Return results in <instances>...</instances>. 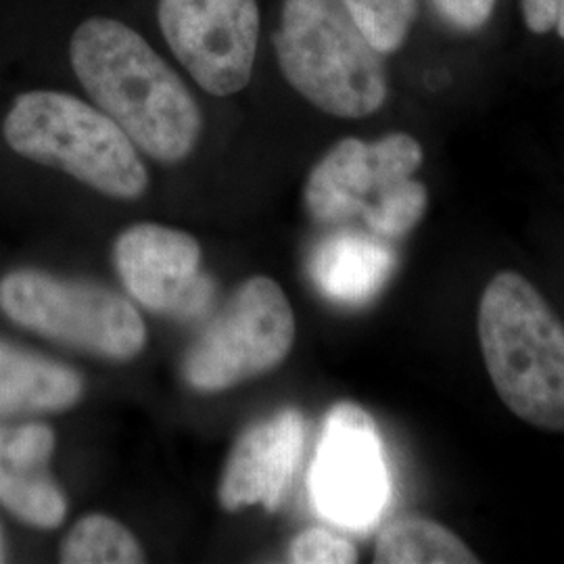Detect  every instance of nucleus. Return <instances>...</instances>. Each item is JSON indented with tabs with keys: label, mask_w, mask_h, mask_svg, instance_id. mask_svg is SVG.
Instances as JSON below:
<instances>
[{
	"label": "nucleus",
	"mask_w": 564,
	"mask_h": 564,
	"mask_svg": "<svg viewBox=\"0 0 564 564\" xmlns=\"http://www.w3.org/2000/svg\"><path fill=\"white\" fill-rule=\"evenodd\" d=\"M55 433L41 423L0 424V505L21 523L55 529L67 502L48 473Z\"/></svg>",
	"instance_id": "nucleus-12"
},
{
	"label": "nucleus",
	"mask_w": 564,
	"mask_h": 564,
	"mask_svg": "<svg viewBox=\"0 0 564 564\" xmlns=\"http://www.w3.org/2000/svg\"><path fill=\"white\" fill-rule=\"evenodd\" d=\"M310 279L330 302L364 305L375 300L395 270L384 239L343 230L318 242L310 256Z\"/></svg>",
	"instance_id": "nucleus-13"
},
{
	"label": "nucleus",
	"mask_w": 564,
	"mask_h": 564,
	"mask_svg": "<svg viewBox=\"0 0 564 564\" xmlns=\"http://www.w3.org/2000/svg\"><path fill=\"white\" fill-rule=\"evenodd\" d=\"M4 561V547H2V535H0V563Z\"/></svg>",
	"instance_id": "nucleus-21"
},
{
	"label": "nucleus",
	"mask_w": 564,
	"mask_h": 564,
	"mask_svg": "<svg viewBox=\"0 0 564 564\" xmlns=\"http://www.w3.org/2000/svg\"><path fill=\"white\" fill-rule=\"evenodd\" d=\"M61 563H144V550L130 529L105 514H88L72 527L61 544Z\"/></svg>",
	"instance_id": "nucleus-16"
},
{
	"label": "nucleus",
	"mask_w": 564,
	"mask_h": 564,
	"mask_svg": "<svg viewBox=\"0 0 564 564\" xmlns=\"http://www.w3.org/2000/svg\"><path fill=\"white\" fill-rule=\"evenodd\" d=\"M312 502L326 521L364 531L389 500V475L377 423L358 403L341 402L324 419L310 473Z\"/></svg>",
	"instance_id": "nucleus-8"
},
{
	"label": "nucleus",
	"mask_w": 564,
	"mask_h": 564,
	"mask_svg": "<svg viewBox=\"0 0 564 564\" xmlns=\"http://www.w3.org/2000/svg\"><path fill=\"white\" fill-rule=\"evenodd\" d=\"M274 46L282 76L324 113L358 120L383 107L381 53L341 0H284Z\"/></svg>",
	"instance_id": "nucleus-4"
},
{
	"label": "nucleus",
	"mask_w": 564,
	"mask_h": 564,
	"mask_svg": "<svg viewBox=\"0 0 564 564\" xmlns=\"http://www.w3.org/2000/svg\"><path fill=\"white\" fill-rule=\"evenodd\" d=\"M289 561L295 564L358 563V550L341 535L323 527H312L291 542Z\"/></svg>",
	"instance_id": "nucleus-18"
},
{
	"label": "nucleus",
	"mask_w": 564,
	"mask_h": 564,
	"mask_svg": "<svg viewBox=\"0 0 564 564\" xmlns=\"http://www.w3.org/2000/svg\"><path fill=\"white\" fill-rule=\"evenodd\" d=\"M445 20L458 28L475 30L491 18L496 0H435Z\"/></svg>",
	"instance_id": "nucleus-19"
},
{
	"label": "nucleus",
	"mask_w": 564,
	"mask_h": 564,
	"mask_svg": "<svg viewBox=\"0 0 564 564\" xmlns=\"http://www.w3.org/2000/svg\"><path fill=\"white\" fill-rule=\"evenodd\" d=\"M293 343L295 314L281 284L253 276L188 347L182 377L195 391H224L276 368Z\"/></svg>",
	"instance_id": "nucleus-7"
},
{
	"label": "nucleus",
	"mask_w": 564,
	"mask_h": 564,
	"mask_svg": "<svg viewBox=\"0 0 564 564\" xmlns=\"http://www.w3.org/2000/svg\"><path fill=\"white\" fill-rule=\"evenodd\" d=\"M163 39L205 93L230 97L253 76L258 0H160Z\"/></svg>",
	"instance_id": "nucleus-9"
},
{
	"label": "nucleus",
	"mask_w": 564,
	"mask_h": 564,
	"mask_svg": "<svg viewBox=\"0 0 564 564\" xmlns=\"http://www.w3.org/2000/svg\"><path fill=\"white\" fill-rule=\"evenodd\" d=\"M0 310L32 333L109 360H132L147 345L139 310L97 282L15 270L0 281Z\"/></svg>",
	"instance_id": "nucleus-6"
},
{
	"label": "nucleus",
	"mask_w": 564,
	"mask_h": 564,
	"mask_svg": "<svg viewBox=\"0 0 564 564\" xmlns=\"http://www.w3.org/2000/svg\"><path fill=\"white\" fill-rule=\"evenodd\" d=\"M477 326L489 379L508 410L564 433V326L542 293L519 272L496 274Z\"/></svg>",
	"instance_id": "nucleus-2"
},
{
	"label": "nucleus",
	"mask_w": 564,
	"mask_h": 564,
	"mask_svg": "<svg viewBox=\"0 0 564 564\" xmlns=\"http://www.w3.org/2000/svg\"><path fill=\"white\" fill-rule=\"evenodd\" d=\"M69 59L93 102L149 158L178 163L195 151L202 109L139 32L111 18H90L74 32Z\"/></svg>",
	"instance_id": "nucleus-1"
},
{
	"label": "nucleus",
	"mask_w": 564,
	"mask_h": 564,
	"mask_svg": "<svg viewBox=\"0 0 564 564\" xmlns=\"http://www.w3.org/2000/svg\"><path fill=\"white\" fill-rule=\"evenodd\" d=\"M364 36L384 55L402 46L416 13V0H341Z\"/></svg>",
	"instance_id": "nucleus-17"
},
{
	"label": "nucleus",
	"mask_w": 564,
	"mask_h": 564,
	"mask_svg": "<svg viewBox=\"0 0 564 564\" xmlns=\"http://www.w3.org/2000/svg\"><path fill=\"white\" fill-rule=\"evenodd\" d=\"M527 28L535 34L556 30L564 41V0H521Z\"/></svg>",
	"instance_id": "nucleus-20"
},
{
	"label": "nucleus",
	"mask_w": 564,
	"mask_h": 564,
	"mask_svg": "<svg viewBox=\"0 0 564 564\" xmlns=\"http://www.w3.org/2000/svg\"><path fill=\"white\" fill-rule=\"evenodd\" d=\"M303 442L305 421L293 408L249 426L224 466L218 487L224 510L237 512L262 505L274 512L300 466Z\"/></svg>",
	"instance_id": "nucleus-11"
},
{
	"label": "nucleus",
	"mask_w": 564,
	"mask_h": 564,
	"mask_svg": "<svg viewBox=\"0 0 564 564\" xmlns=\"http://www.w3.org/2000/svg\"><path fill=\"white\" fill-rule=\"evenodd\" d=\"M82 393L84 381L74 368L0 341V416L63 412Z\"/></svg>",
	"instance_id": "nucleus-14"
},
{
	"label": "nucleus",
	"mask_w": 564,
	"mask_h": 564,
	"mask_svg": "<svg viewBox=\"0 0 564 564\" xmlns=\"http://www.w3.org/2000/svg\"><path fill=\"white\" fill-rule=\"evenodd\" d=\"M113 262L130 297L165 316H193L209 302L195 237L160 224H137L121 232Z\"/></svg>",
	"instance_id": "nucleus-10"
},
{
	"label": "nucleus",
	"mask_w": 564,
	"mask_h": 564,
	"mask_svg": "<svg viewBox=\"0 0 564 564\" xmlns=\"http://www.w3.org/2000/svg\"><path fill=\"white\" fill-rule=\"evenodd\" d=\"M423 158L421 142L403 132L375 142L343 139L312 167L303 188L305 209L316 223L362 218L370 235L403 239L429 207L426 186L414 181Z\"/></svg>",
	"instance_id": "nucleus-3"
},
{
	"label": "nucleus",
	"mask_w": 564,
	"mask_h": 564,
	"mask_svg": "<svg viewBox=\"0 0 564 564\" xmlns=\"http://www.w3.org/2000/svg\"><path fill=\"white\" fill-rule=\"evenodd\" d=\"M379 564H477V554L444 524L403 517L384 524L375 547Z\"/></svg>",
	"instance_id": "nucleus-15"
},
{
	"label": "nucleus",
	"mask_w": 564,
	"mask_h": 564,
	"mask_svg": "<svg viewBox=\"0 0 564 564\" xmlns=\"http://www.w3.org/2000/svg\"><path fill=\"white\" fill-rule=\"evenodd\" d=\"M4 141L25 160L69 174L113 199H139L149 174L139 147L97 105L57 90L20 95L2 123Z\"/></svg>",
	"instance_id": "nucleus-5"
}]
</instances>
